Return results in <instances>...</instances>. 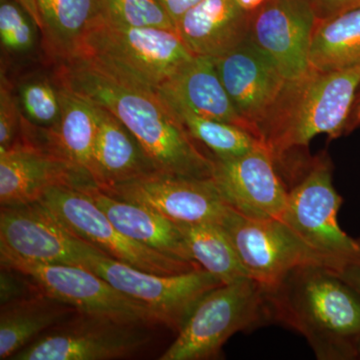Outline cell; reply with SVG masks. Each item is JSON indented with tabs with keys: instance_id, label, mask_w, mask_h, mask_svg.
Segmentation results:
<instances>
[{
	"instance_id": "1",
	"label": "cell",
	"mask_w": 360,
	"mask_h": 360,
	"mask_svg": "<svg viewBox=\"0 0 360 360\" xmlns=\"http://www.w3.org/2000/svg\"><path fill=\"white\" fill-rule=\"evenodd\" d=\"M56 66V82L116 116L139 142L156 172L212 177L213 158L198 148L158 90L111 75L82 58Z\"/></svg>"
},
{
	"instance_id": "14",
	"label": "cell",
	"mask_w": 360,
	"mask_h": 360,
	"mask_svg": "<svg viewBox=\"0 0 360 360\" xmlns=\"http://www.w3.org/2000/svg\"><path fill=\"white\" fill-rule=\"evenodd\" d=\"M94 180L51 149L18 137L0 149V203L13 207L37 202L53 187L84 188Z\"/></svg>"
},
{
	"instance_id": "11",
	"label": "cell",
	"mask_w": 360,
	"mask_h": 360,
	"mask_svg": "<svg viewBox=\"0 0 360 360\" xmlns=\"http://www.w3.org/2000/svg\"><path fill=\"white\" fill-rule=\"evenodd\" d=\"M219 224L250 278L265 290L274 288L291 270L302 265L330 267L283 220L250 219L229 206Z\"/></svg>"
},
{
	"instance_id": "32",
	"label": "cell",
	"mask_w": 360,
	"mask_h": 360,
	"mask_svg": "<svg viewBox=\"0 0 360 360\" xmlns=\"http://www.w3.org/2000/svg\"><path fill=\"white\" fill-rule=\"evenodd\" d=\"M40 292L30 277L18 270L1 266L0 274V300L1 305Z\"/></svg>"
},
{
	"instance_id": "31",
	"label": "cell",
	"mask_w": 360,
	"mask_h": 360,
	"mask_svg": "<svg viewBox=\"0 0 360 360\" xmlns=\"http://www.w3.org/2000/svg\"><path fill=\"white\" fill-rule=\"evenodd\" d=\"M21 115L20 106L13 96L11 84L4 73L0 84V149H6L18 141L20 134Z\"/></svg>"
},
{
	"instance_id": "2",
	"label": "cell",
	"mask_w": 360,
	"mask_h": 360,
	"mask_svg": "<svg viewBox=\"0 0 360 360\" xmlns=\"http://www.w3.org/2000/svg\"><path fill=\"white\" fill-rule=\"evenodd\" d=\"M265 293L270 315L304 336L317 359L359 356L360 295L335 269L302 265Z\"/></svg>"
},
{
	"instance_id": "35",
	"label": "cell",
	"mask_w": 360,
	"mask_h": 360,
	"mask_svg": "<svg viewBox=\"0 0 360 360\" xmlns=\"http://www.w3.org/2000/svg\"><path fill=\"white\" fill-rule=\"evenodd\" d=\"M335 271L345 283L349 284L360 295V260L343 265L342 267L335 270Z\"/></svg>"
},
{
	"instance_id": "22",
	"label": "cell",
	"mask_w": 360,
	"mask_h": 360,
	"mask_svg": "<svg viewBox=\"0 0 360 360\" xmlns=\"http://www.w3.org/2000/svg\"><path fill=\"white\" fill-rule=\"evenodd\" d=\"M56 84L60 96V120L52 129L40 127L37 134L35 130V139L91 177L97 132L96 105L65 85Z\"/></svg>"
},
{
	"instance_id": "34",
	"label": "cell",
	"mask_w": 360,
	"mask_h": 360,
	"mask_svg": "<svg viewBox=\"0 0 360 360\" xmlns=\"http://www.w3.org/2000/svg\"><path fill=\"white\" fill-rule=\"evenodd\" d=\"M174 21L175 27L180 18L201 0H156Z\"/></svg>"
},
{
	"instance_id": "12",
	"label": "cell",
	"mask_w": 360,
	"mask_h": 360,
	"mask_svg": "<svg viewBox=\"0 0 360 360\" xmlns=\"http://www.w3.org/2000/svg\"><path fill=\"white\" fill-rule=\"evenodd\" d=\"M98 188L117 200L144 206L176 224L220 222L229 208L212 177L194 179L155 172Z\"/></svg>"
},
{
	"instance_id": "37",
	"label": "cell",
	"mask_w": 360,
	"mask_h": 360,
	"mask_svg": "<svg viewBox=\"0 0 360 360\" xmlns=\"http://www.w3.org/2000/svg\"><path fill=\"white\" fill-rule=\"evenodd\" d=\"M360 127V86L355 96L352 112L347 122V134Z\"/></svg>"
},
{
	"instance_id": "27",
	"label": "cell",
	"mask_w": 360,
	"mask_h": 360,
	"mask_svg": "<svg viewBox=\"0 0 360 360\" xmlns=\"http://www.w3.org/2000/svg\"><path fill=\"white\" fill-rule=\"evenodd\" d=\"M161 97L194 141L210 149L213 158H236L262 144L255 135L243 127L196 115L181 104Z\"/></svg>"
},
{
	"instance_id": "30",
	"label": "cell",
	"mask_w": 360,
	"mask_h": 360,
	"mask_svg": "<svg viewBox=\"0 0 360 360\" xmlns=\"http://www.w3.org/2000/svg\"><path fill=\"white\" fill-rule=\"evenodd\" d=\"M34 26V21L22 7L13 0H0V39L6 51H30L35 44Z\"/></svg>"
},
{
	"instance_id": "26",
	"label": "cell",
	"mask_w": 360,
	"mask_h": 360,
	"mask_svg": "<svg viewBox=\"0 0 360 360\" xmlns=\"http://www.w3.org/2000/svg\"><path fill=\"white\" fill-rule=\"evenodd\" d=\"M177 224L187 250L201 269L210 272L224 284L250 278L231 238L219 222Z\"/></svg>"
},
{
	"instance_id": "20",
	"label": "cell",
	"mask_w": 360,
	"mask_h": 360,
	"mask_svg": "<svg viewBox=\"0 0 360 360\" xmlns=\"http://www.w3.org/2000/svg\"><path fill=\"white\" fill-rule=\"evenodd\" d=\"M80 189L127 238L168 257L195 262L187 250L176 222L144 206L112 198L103 193L96 184Z\"/></svg>"
},
{
	"instance_id": "7",
	"label": "cell",
	"mask_w": 360,
	"mask_h": 360,
	"mask_svg": "<svg viewBox=\"0 0 360 360\" xmlns=\"http://www.w3.org/2000/svg\"><path fill=\"white\" fill-rule=\"evenodd\" d=\"M300 179L288 189L281 220L331 269L338 270L360 260V239L340 229L338 213L342 198L333 182V170L326 156L309 160Z\"/></svg>"
},
{
	"instance_id": "25",
	"label": "cell",
	"mask_w": 360,
	"mask_h": 360,
	"mask_svg": "<svg viewBox=\"0 0 360 360\" xmlns=\"http://www.w3.org/2000/svg\"><path fill=\"white\" fill-rule=\"evenodd\" d=\"M309 68L342 70L360 63V7L317 20L309 49Z\"/></svg>"
},
{
	"instance_id": "21",
	"label": "cell",
	"mask_w": 360,
	"mask_h": 360,
	"mask_svg": "<svg viewBox=\"0 0 360 360\" xmlns=\"http://www.w3.org/2000/svg\"><path fill=\"white\" fill-rule=\"evenodd\" d=\"M158 91L196 115L248 130L220 79L214 58L194 56Z\"/></svg>"
},
{
	"instance_id": "28",
	"label": "cell",
	"mask_w": 360,
	"mask_h": 360,
	"mask_svg": "<svg viewBox=\"0 0 360 360\" xmlns=\"http://www.w3.org/2000/svg\"><path fill=\"white\" fill-rule=\"evenodd\" d=\"M101 15L120 25L176 32L174 21L156 0H101Z\"/></svg>"
},
{
	"instance_id": "29",
	"label": "cell",
	"mask_w": 360,
	"mask_h": 360,
	"mask_svg": "<svg viewBox=\"0 0 360 360\" xmlns=\"http://www.w3.org/2000/svg\"><path fill=\"white\" fill-rule=\"evenodd\" d=\"M20 99L25 118L32 124L44 129L58 124L61 103L58 84L46 78L26 80L20 87Z\"/></svg>"
},
{
	"instance_id": "19",
	"label": "cell",
	"mask_w": 360,
	"mask_h": 360,
	"mask_svg": "<svg viewBox=\"0 0 360 360\" xmlns=\"http://www.w3.org/2000/svg\"><path fill=\"white\" fill-rule=\"evenodd\" d=\"M96 105L97 132L91 169L96 186H115L155 172L134 134L112 113Z\"/></svg>"
},
{
	"instance_id": "36",
	"label": "cell",
	"mask_w": 360,
	"mask_h": 360,
	"mask_svg": "<svg viewBox=\"0 0 360 360\" xmlns=\"http://www.w3.org/2000/svg\"><path fill=\"white\" fill-rule=\"evenodd\" d=\"M13 1L18 4L20 7H22L26 13H27L28 15L32 18V20L34 21L37 28H39V30H41V18H40L37 0H13Z\"/></svg>"
},
{
	"instance_id": "24",
	"label": "cell",
	"mask_w": 360,
	"mask_h": 360,
	"mask_svg": "<svg viewBox=\"0 0 360 360\" xmlns=\"http://www.w3.org/2000/svg\"><path fill=\"white\" fill-rule=\"evenodd\" d=\"M77 310L41 291L1 305L0 360L14 355Z\"/></svg>"
},
{
	"instance_id": "13",
	"label": "cell",
	"mask_w": 360,
	"mask_h": 360,
	"mask_svg": "<svg viewBox=\"0 0 360 360\" xmlns=\"http://www.w3.org/2000/svg\"><path fill=\"white\" fill-rule=\"evenodd\" d=\"M212 158V179L229 207L250 219H283L288 189L264 144L236 158Z\"/></svg>"
},
{
	"instance_id": "5",
	"label": "cell",
	"mask_w": 360,
	"mask_h": 360,
	"mask_svg": "<svg viewBox=\"0 0 360 360\" xmlns=\"http://www.w3.org/2000/svg\"><path fill=\"white\" fill-rule=\"evenodd\" d=\"M70 246V265L94 272L123 295L144 303L160 323L177 333L200 298L224 284L203 269L172 276L139 269L108 257L71 233Z\"/></svg>"
},
{
	"instance_id": "23",
	"label": "cell",
	"mask_w": 360,
	"mask_h": 360,
	"mask_svg": "<svg viewBox=\"0 0 360 360\" xmlns=\"http://www.w3.org/2000/svg\"><path fill=\"white\" fill-rule=\"evenodd\" d=\"M42 45L56 65L77 58L85 35L101 14V0H37Z\"/></svg>"
},
{
	"instance_id": "17",
	"label": "cell",
	"mask_w": 360,
	"mask_h": 360,
	"mask_svg": "<svg viewBox=\"0 0 360 360\" xmlns=\"http://www.w3.org/2000/svg\"><path fill=\"white\" fill-rule=\"evenodd\" d=\"M70 233L39 201L1 207L0 251L41 264H70Z\"/></svg>"
},
{
	"instance_id": "15",
	"label": "cell",
	"mask_w": 360,
	"mask_h": 360,
	"mask_svg": "<svg viewBox=\"0 0 360 360\" xmlns=\"http://www.w3.org/2000/svg\"><path fill=\"white\" fill-rule=\"evenodd\" d=\"M224 89L246 129L257 139L286 79L250 34L231 51L214 58Z\"/></svg>"
},
{
	"instance_id": "8",
	"label": "cell",
	"mask_w": 360,
	"mask_h": 360,
	"mask_svg": "<svg viewBox=\"0 0 360 360\" xmlns=\"http://www.w3.org/2000/svg\"><path fill=\"white\" fill-rule=\"evenodd\" d=\"M39 202L75 238L136 269L163 276L201 269L196 262L168 257L127 238L82 189L53 187Z\"/></svg>"
},
{
	"instance_id": "10",
	"label": "cell",
	"mask_w": 360,
	"mask_h": 360,
	"mask_svg": "<svg viewBox=\"0 0 360 360\" xmlns=\"http://www.w3.org/2000/svg\"><path fill=\"white\" fill-rule=\"evenodd\" d=\"M0 262L1 266L25 274L42 293L70 305L80 314L104 315L149 326L160 323L144 303L123 295L84 267L28 262L2 251Z\"/></svg>"
},
{
	"instance_id": "33",
	"label": "cell",
	"mask_w": 360,
	"mask_h": 360,
	"mask_svg": "<svg viewBox=\"0 0 360 360\" xmlns=\"http://www.w3.org/2000/svg\"><path fill=\"white\" fill-rule=\"evenodd\" d=\"M317 20H328L360 7V0H305Z\"/></svg>"
},
{
	"instance_id": "4",
	"label": "cell",
	"mask_w": 360,
	"mask_h": 360,
	"mask_svg": "<svg viewBox=\"0 0 360 360\" xmlns=\"http://www.w3.org/2000/svg\"><path fill=\"white\" fill-rule=\"evenodd\" d=\"M194 56L174 30L120 25L101 14L75 58L158 90Z\"/></svg>"
},
{
	"instance_id": "18",
	"label": "cell",
	"mask_w": 360,
	"mask_h": 360,
	"mask_svg": "<svg viewBox=\"0 0 360 360\" xmlns=\"http://www.w3.org/2000/svg\"><path fill=\"white\" fill-rule=\"evenodd\" d=\"M250 15L238 0H201L180 18L176 32L194 56L217 58L248 37Z\"/></svg>"
},
{
	"instance_id": "6",
	"label": "cell",
	"mask_w": 360,
	"mask_h": 360,
	"mask_svg": "<svg viewBox=\"0 0 360 360\" xmlns=\"http://www.w3.org/2000/svg\"><path fill=\"white\" fill-rule=\"evenodd\" d=\"M270 315L265 290L252 278L213 288L200 298L160 360L217 359L232 335Z\"/></svg>"
},
{
	"instance_id": "16",
	"label": "cell",
	"mask_w": 360,
	"mask_h": 360,
	"mask_svg": "<svg viewBox=\"0 0 360 360\" xmlns=\"http://www.w3.org/2000/svg\"><path fill=\"white\" fill-rule=\"evenodd\" d=\"M316 16L305 0H266L251 11L250 37L286 80L309 70V49Z\"/></svg>"
},
{
	"instance_id": "9",
	"label": "cell",
	"mask_w": 360,
	"mask_h": 360,
	"mask_svg": "<svg viewBox=\"0 0 360 360\" xmlns=\"http://www.w3.org/2000/svg\"><path fill=\"white\" fill-rule=\"evenodd\" d=\"M148 326L77 312L40 335L11 360L129 359L150 341Z\"/></svg>"
},
{
	"instance_id": "3",
	"label": "cell",
	"mask_w": 360,
	"mask_h": 360,
	"mask_svg": "<svg viewBox=\"0 0 360 360\" xmlns=\"http://www.w3.org/2000/svg\"><path fill=\"white\" fill-rule=\"evenodd\" d=\"M360 86V63L342 70H310L297 79L286 80L258 141L274 163L305 148L317 135L335 139L347 134V122Z\"/></svg>"
},
{
	"instance_id": "39",
	"label": "cell",
	"mask_w": 360,
	"mask_h": 360,
	"mask_svg": "<svg viewBox=\"0 0 360 360\" xmlns=\"http://www.w3.org/2000/svg\"><path fill=\"white\" fill-rule=\"evenodd\" d=\"M357 355H359V356H360V340L359 342V345H357Z\"/></svg>"
},
{
	"instance_id": "38",
	"label": "cell",
	"mask_w": 360,
	"mask_h": 360,
	"mask_svg": "<svg viewBox=\"0 0 360 360\" xmlns=\"http://www.w3.org/2000/svg\"><path fill=\"white\" fill-rule=\"evenodd\" d=\"M266 0H238L239 6L245 11L251 13L255 11L258 7L262 6Z\"/></svg>"
}]
</instances>
